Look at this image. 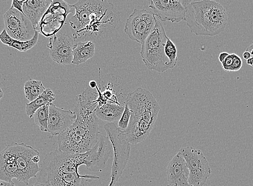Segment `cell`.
<instances>
[{
  "label": "cell",
  "mask_w": 253,
  "mask_h": 186,
  "mask_svg": "<svg viewBox=\"0 0 253 186\" xmlns=\"http://www.w3.org/2000/svg\"><path fill=\"white\" fill-rule=\"evenodd\" d=\"M49 107L48 133L52 136L62 134L76 121L77 116L75 112L60 109L53 104Z\"/></svg>",
  "instance_id": "obj_16"
},
{
  "label": "cell",
  "mask_w": 253,
  "mask_h": 186,
  "mask_svg": "<svg viewBox=\"0 0 253 186\" xmlns=\"http://www.w3.org/2000/svg\"><path fill=\"white\" fill-rule=\"evenodd\" d=\"M156 20L152 11L135 9L126 20L125 32L130 39L142 44L153 31Z\"/></svg>",
  "instance_id": "obj_10"
},
{
  "label": "cell",
  "mask_w": 253,
  "mask_h": 186,
  "mask_svg": "<svg viewBox=\"0 0 253 186\" xmlns=\"http://www.w3.org/2000/svg\"><path fill=\"white\" fill-rule=\"evenodd\" d=\"M251 57V54L250 52L246 51L243 53V58L244 59L248 60Z\"/></svg>",
  "instance_id": "obj_34"
},
{
  "label": "cell",
  "mask_w": 253,
  "mask_h": 186,
  "mask_svg": "<svg viewBox=\"0 0 253 186\" xmlns=\"http://www.w3.org/2000/svg\"><path fill=\"white\" fill-rule=\"evenodd\" d=\"M132 111L129 108L125 105V109L123 113V115L119 119L118 122V130L123 131L127 128L130 117L131 115Z\"/></svg>",
  "instance_id": "obj_27"
},
{
  "label": "cell",
  "mask_w": 253,
  "mask_h": 186,
  "mask_svg": "<svg viewBox=\"0 0 253 186\" xmlns=\"http://www.w3.org/2000/svg\"><path fill=\"white\" fill-rule=\"evenodd\" d=\"M179 152L188 164L190 186H203L212 173L206 156L201 150L190 147L182 148Z\"/></svg>",
  "instance_id": "obj_9"
},
{
  "label": "cell",
  "mask_w": 253,
  "mask_h": 186,
  "mask_svg": "<svg viewBox=\"0 0 253 186\" xmlns=\"http://www.w3.org/2000/svg\"><path fill=\"white\" fill-rule=\"evenodd\" d=\"M0 186H15L14 183H9L0 180Z\"/></svg>",
  "instance_id": "obj_33"
},
{
  "label": "cell",
  "mask_w": 253,
  "mask_h": 186,
  "mask_svg": "<svg viewBox=\"0 0 253 186\" xmlns=\"http://www.w3.org/2000/svg\"><path fill=\"white\" fill-rule=\"evenodd\" d=\"M52 2V0H27L24 4L23 14L32 22L35 31Z\"/></svg>",
  "instance_id": "obj_19"
},
{
  "label": "cell",
  "mask_w": 253,
  "mask_h": 186,
  "mask_svg": "<svg viewBox=\"0 0 253 186\" xmlns=\"http://www.w3.org/2000/svg\"><path fill=\"white\" fill-rule=\"evenodd\" d=\"M89 85L90 88H91L92 89L97 87V85H96V83L94 81H90V82L89 83Z\"/></svg>",
  "instance_id": "obj_36"
},
{
  "label": "cell",
  "mask_w": 253,
  "mask_h": 186,
  "mask_svg": "<svg viewBox=\"0 0 253 186\" xmlns=\"http://www.w3.org/2000/svg\"><path fill=\"white\" fill-rule=\"evenodd\" d=\"M149 8L162 22L179 23L184 21L186 7L180 0H149Z\"/></svg>",
  "instance_id": "obj_13"
},
{
  "label": "cell",
  "mask_w": 253,
  "mask_h": 186,
  "mask_svg": "<svg viewBox=\"0 0 253 186\" xmlns=\"http://www.w3.org/2000/svg\"><path fill=\"white\" fill-rule=\"evenodd\" d=\"M165 52L166 56L169 61V69H173L176 67L178 61L177 49L175 44L168 37L165 44Z\"/></svg>",
  "instance_id": "obj_26"
},
{
  "label": "cell",
  "mask_w": 253,
  "mask_h": 186,
  "mask_svg": "<svg viewBox=\"0 0 253 186\" xmlns=\"http://www.w3.org/2000/svg\"><path fill=\"white\" fill-rule=\"evenodd\" d=\"M95 111L92 107L76 105V121L58 135V149L71 154H81L95 146L100 135Z\"/></svg>",
  "instance_id": "obj_3"
},
{
  "label": "cell",
  "mask_w": 253,
  "mask_h": 186,
  "mask_svg": "<svg viewBox=\"0 0 253 186\" xmlns=\"http://www.w3.org/2000/svg\"><path fill=\"white\" fill-rule=\"evenodd\" d=\"M194 1V0H180V1H181L185 7Z\"/></svg>",
  "instance_id": "obj_35"
},
{
  "label": "cell",
  "mask_w": 253,
  "mask_h": 186,
  "mask_svg": "<svg viewBox=\"0 0 253 186\" xmlns=\"http://www.w3.org/2000/svg\"><path fill=\"white\" fill-rule=\"evenodd\" d=\"M31 186H46L43 184H40V183H36L35 184Z\"/></svg>",
  "instance_id": "obj_38"
},
{
  "label": "cell",
  "mask_w": 253,
  "mask_h": 186,
  "mask_svg": "<svg viewBox=\"0 0 253 186\" xmlns=\"http://www.w3.org/2000/svg\"><path fill=\"white\" fill-rule=\"evenodd\" d=\"M228 55L229 53L225 52L220 53V55L218 57L219 62L221 63H222L223 62L225 61V60Z\"/></svg>",
  "instance_id": "obj_32"
},
{
  "label": "cell",
  "mask_w": 253,
  "mask_h": 186,
  "mask_svg": "<svg viewBox=\"0 0 253 186\" xmlns=\"http://www.w3.org/2000/svg\"><path fill=\"white\" fill-rule=\"evenodd\" d=\"M73 6L75 14L69 24L76 31L74 40L93 35L98 37L117 25L114 5L107 0H79Z\"/></svg>",
  "instance_id": "obj_2"
},
{
  "label": "cell",
  "mask_w": 253,
  "mask_h": 186,
  "mask_svg": "<svg viewBox=\"0 0 253 186\" xmlns=\"http://www.w3.org/2000/svg\"><path fill=\"white\" fill-rule=\"evenodd\" d=\"M13 179L19 181V172L16 164L13 145L11 143L0 152V180L14 183Z\"/></svg>",
  "instance_id": "obj_18"
},
{
  "label": "cell",
  "mask_w": 253,
  "mask_h": 186,
  "mask_svg": "<svg viewBox=\"0 0 253 186\" xmlns=\"http://www.w3.org/2000/svg\"><path fill=\"white\" fill-rule=\"evenodd\" d=\"M46 90L42 81L36 80H29L24 86L26 98L31 103L40 97Z\"/></svg>",
  "instance_id": "obj_24"
},
{
  "label": "cell",
  "mask_w": 253,
  "mask_h": 186,
  "mask_svg": "<svg viewBox=\"0 0 253 186\" xmlns=\"http://www.w3.org/2000/svg\"><path fill=\"white\" fill-rule=\"evenodd\" d=\"M13 145L16 164L19 169V181L28 185L30 180L37 177L40 172L39 165L40 153L25 143H12Z\"/></svg>",
  "instance_id": "obj_8"
},
{
  "label": "cell",
  "mask_w": 253,
  "mask_h": 186,
  "mask_svg": "<svg viewBox=\"0 0 253 186\" xmlns=\"http://www.w3.org/2000/svg\"><path fill=\"white\" fill-rule=\"evenodd\" d=\"M99 179L91 175H81L80 173L39 172L37 182L46 186H85L86 180Z\"/></svg>",
  "instance_id": "obj_15"
},
{
  "label": "cell",
  "mask_w": 253,
  "mask_h": 186,
  "mask_svg": "<svg viewBox=\"0 0 253 186\" xmlns=\"http://www.w3.org/2000/svg\"><path fill=\"white\" fill-rule=\"evenodd\" d=\"M233 62V53L229 54L225 61L221 63L222 68L227 73L232 72V67Z\"/></svg>",
  "instance_id": "obj_29"
},
{
  "label": "cell",
  "mask_w": 253,
  "mask_h": 186,
  "mask_svg": "<svg viewBox=\"0 0 253 186\" xmlns=\"http://www.w3.org/2000/svg\"><path fill=\"white\" fill-rule=\"evenodd\" d=\"M113 156L112 144L107 136L100 135L99 139L91 149L86 152L87 169L93 172H101L107 161Z\"/></svg>",
  "instance_id": "obj_14"
},
{
  "label": "cell",
  "mask_w": 253,
  "mask_h": 186,
  "mask_svg": "<svg viewBox=\"0 0 253 186\" xmlns=\"http://www.w3.org/2000/svg\"><path fill=\"white\" fill-rule=\"evenodd\" d=\"M5 30L11 38L21 41L31 40L36 31L28 18L19 10L10 8L3 16Z\"/></svg>",
  "instance_id": "obj_11"
},
{
  "label": "cell",
  "mask_w": 253,
  "mask_h": 186,
  "mask_svg": "<svg viewBox=\"0 0 253 186\" xmlns=\"http://www.w3.org/2000/svg\"><path fill=\"white\" fill-rule=\"evenodd\" d=\"M39 33L36 31L32 39L27 41H21L11 38L5 30L4 29L2 33L0 34V40L3 44L13 47L18 51L26 52L32 49L37 44L39 40Z\"/></svg>",
  "instance_id": "obj_22"
},
{
  "label": "cell",
  "mask_w": 253,
  "mask_h": 186,
  "mask_svg": "<svg viewBox=\"0 0 253 186\" xmlns=\"http://www.w3.org/2000/svg\"><path fill=\"white\" fill-rule=\"evenodd\" d=\"M75 40L68 34L57 33L49 39L47 47L53 62L59 65H70L73 61Z\"/></svg>",
  "instance_id": "obj_12"
},
{
  "label": "cell",
  "mask_w": 253,
  "mask_h": 186,
  "mask_svg": "<svg viewBox=\"0 0 253 186\" xmlns=\"http://www.w3.org/2000/svg\"><path fill=\"white\" fill-rule=\"evenodd\" d=\"M188 164L182 155L178 152L168 165L167 186H190Z\"/></svg>",
  "instance_id": "obj_17"
},
{
  "label": "cell",
  "mask_w": 253,
  "mask_h": 186,
  "mask_svg": "<svg viewBox=\"0 0 253 186\" xmlns=\"http://www.w3.org/2000/svg\"><path fill=\"white\" fill-rule=\"evenodd\" d=\"M125 109V105L119 102H108L107 104L98 108L95 111L96 116L107 123L119 121Z\"/></svg>",
  "instance_id": "obj_20"
},
{
  "label": "cell",
  "mask_w": 253,
  "mask_h": 186,
  "mask_svg": "<svg viewBox=\"0 0 253 186\" xmlns=\"http://www.w3.org/2000/svg\"><path fill=\"white\" fill-rule=\"evenodd\" d=\"M246 51L250 52L251 54V58L247 60V64L250 65L251 68L253 69V43L246 49Z\"/></svg>",
  "instance_id": "obj_31"
},
{
  "label": "cell",
  "mask_w": 253,
  "mask_h": 186,
  "mask_svg": "<svg viewBox=\"0 0 253 186\" xmlns=\"http://www.w3.org/2000/svg\"><path fill=\"white\" fill-rule=\"evenodd\" d=\"M3 97V92L1 87H0V100H1Z\"/></svg>",
  "instance_id": "obj_37"
},
{
  "label": "cell",
  "mask_w": 253,
  "mask_h": 186,
  "mask_svg": "<svg viewBox=\"0 0 253 186\" xmlns=\"http://www.w3.org/2000/svg\"><path fill=\"white\" fill-rule=\"evenodd\" d=\"M184 21L198 37H213L224 31L228 22L225 8L212 0L192 2L186 7Z\"/></svg>",
  "instance_id": "obj_4"
},
{
  "label": "cell",
  "mask_w": 253,
  "mask_h": 186,
  "mask_svg": "<svg viewBox=\"0 0 253 186\" xmlns=\"http://www.w3.org/2000/svg\"><path fill=\"white\" fill-rule=\"evenodd\" d=\"M167 37L164 26L156 20L153 31L143 42L141 51L142 61L150 70L164 73L169 70V61L165 52Z\"/></svg>",
  "instance_id": "obj_5"
},
{
  "label": "cell",
  "mask_w": 253,
  "mask_h": 186,
  "mask_svg": "<svg viewBox=\"0 0 253 186\" xmlns=\"http://www.w3.org/2000/svg\"><path fill=\"white\" fill-rule=\"evenodd\" d=\"M233 62L232 67V72H238L243 67V60L236 54L233 53Z\"/></svg>",
  "instance_id": "obj_28"
},
{
  "label": "cell",
  "mask_w": 253,
  "mask_h": 186,
  "mask_svg": "<svg viewBox=\"0 0 253 186\" xmlns=\"http://www.w3.org/2000/svg\"><path fill=\"white\" fill-rule=\"evenodd\" d=\"M49 115V105H46L40 108L34 113L35 122L38 125V127L42 131L48 132Z\"/></svg>",
  "instance_id": "obj_25"
},
{
  "label": "cell",
  "mask_w": 253,
  "mask_h": 186,
  "mask_svg": "<svg viewBox=\"0 0 253 186\" xmlns=\"http://www.w3.org/2000/svg\"><path fill=\"white\" fill-rule=\"evenodd\" d=\"M107 136L113 149L114 159L111 168V182L108 186H115L122 177L130 157V144L118 137V128L113 123L104 125Z\"/></svg>",
  "instance_id": "obj_6"
},
{
  "label": "cell",
  "mask_w": 253,
  "mask_h": 186,
  "mask_svg": "<svg viewBox=\"0 0 253 186\" xmlns=\"http://www.w3.org/2000/svg\"><path fill=\"white\" fill-rule=\"evenodd\" d=\"M27 1V0H13L11 8L19 10L23 13V6Z\"/></svg>",
  "instance_id": "obj_30"
},
{
  "label": "cell",
  "mask_w": 253,
  "mask_h": 186,
  "mask_svg": "<svg viewBox=\"0 0 253 186\" xmlns=\"http://www.w3.org/2000/svg\"><path fill=\"white\" fill-rule=\"evenodd\" d=\"M132 111L127 128L118 130L119 139L136 145L145 141L158 117L160 107L148 90L137 88L126 96V105Z\"/></svg>",
  "instance_id": "obj_1"
},
{
  "label": "cell",
  "mask_w": 253,
  "mask_h": 186,
  "mask_svg": "<svg viewBox=\"0 0 253 186\" xmlns=\"http://www.w3.org/2000/svg\"><path fill=\"white\" fill-rule=\"evenodd\" d=\"M95 51V46L91 40L79 41L75 44L73 49V61L72 64L80 65L86 62L93 57Z\"/></svg>",
  "instance_id": "obj_21"
},
{
  "label": "cell",
  "mask_w": 253,
  "mask_h": 186,
  "mask_svg": "<svg viewBox=\"0 0 253 186\" xmlns=\"http://www.w3.org/2000/svg\"><path fill=\"white\" fill-rule=\"evenodd\" d=\"M75 10L73 5L64 0H52L49 9L42 17L36 29L39 34L48 37L57 34L62 28L66 17Z\"/></svg>",
  "instance_id": "obj_7"
},
{
  "label": "cell",
  "mask_w": 253,
  "mask_h": 186,
  "mask_svg": "<svg viewBox=\"0 0 253 186\" xmlns=\"http://www.w3.org/2000/svg\"><path fill=\"white\" fill-rule=\"evenodd\" d=\"M55 100V94L52 90L49 88L46 89L45 91L39 98L31 102V103L26 104V111L27 115L29 118H32L36 111L39 110L40 108L46 105H49L52 104Z\"/></svg>",
  "instance_id": "obj_23"
}]
</instances>
